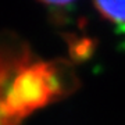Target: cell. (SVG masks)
I'll list each match as a JSON object with an SVG mask.
<instances>
[{"mask_svg":"<svg viewBox=\"0 0 125 125\" xmlns=\"http://www.w3.org/2000/svg\"><path fill=\"white\" fill-rule=\"evenodd\" d=\"M35 61L29 46L13 32L0 33V94L11 79L28 64Z\"/></svg>","mask_w":125,"mask_h":125,"instance_id":"2","label":"cell"},{"mask_svg":"<svg viewBox=\"0 0 125 125\" xmlns=\"http://www.w3.org/2000/svg\"><path fill=\"white\" fill-rule=\"evenodd\" d=\"M43 4H47V6H67L75 0H38Z\"/></svg>","mask_w":125,"mask_h":125,"instance_id":"4","label":"cell"},{"mask_svg":"<svg viewBox=\"0 0 125 125\" xmlns=\"http://www.w3.org/2000/svg\"><path fill=\"white\" fill-rule=\"evenodd\" d=\"M72 81V70L64 61L35 60L18 72L0 94V113L10 118H24L67 94Z\"/></svg>","mask_w":125,"mask_h":125,"instance_id":"1","label":"cell"},{"mask_svg":"<svg viewBox=\"0 0 125 125\" xmlns=\"http://www.w3.org/2000/svg\"><path fill=\"white\" fill-rule=\"evenodd\" d=\"M93 6L104 20L125 25V0H93Z\"/></svg>","mask_w":125,"mask_h":125,"instance_id":"3","label":"cell"}]
</instances>
